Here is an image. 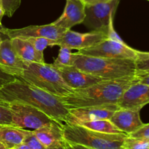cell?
<instances>
[{
	"mask_svg": "<svg viewBox=\"0 0 149 149\" xmlns=\"http://www.w3.org/2000/svg\"><path fill=\"white\" fill-rule=\"evenodd\" d=\"M1 125H0V127H1Z\"/></svg>",
	"mask_w": 149,
	"mask_h": 149,
	"instance_id": "obj_39",
	"label": "cell"
},
{
	"mask_svg": "<svg viewBox=\"0 0 149 149\" xmlns=\"http://www.w3.org/2000/svg\"><path fill=\"white\" fill-rule=\"evenodd\" d=\"M0 3L4 7L6 15L12 17L20 7L21 0H0Z\"/></svg>",
	"mask_w": 149,
	"mask_h": 149,
	"instance_id": "obj_25",
	"label": "cell"
},
{
	"mask_svg": "<svg viewBox=\"0 0 149 149\" xmlns=\"http://www.w3.org/2000/svg\"><path fill=\"white\" fill-rule=\"evenodd\" d=\"M137 70L149 69V52L138 51V55L135 60Z\"/></svg>",
	"mask_w": 149,
	"mask_h": 149,
	"instance_id": "obj_26",
	"label": "cell"
},
{
	"mask_svg": "<svg viewBox=\"0 0 149 149\" xmlns=\"http://www.w3.org/2000/svg\"><path fill=\"white\" fill-rule=\"evenodd\" d=\"M20 78L56 97H65L74 90L52 64L29 63Z\"/></svg>",
	"mask_w": 149,
	"mask_h": 149,
	"instance_id": "obj_5",
	"label": "cell"
},
{
	"mask_svg": "<svg viewBox=\"0 0 149 149\" xmlns=\"http://www.w3.org/2000/svg\"><path fill=\"white\" fill-rule=\"evenodd\" d=\"M29 63L22 60L12 47L10 39H2L0 43V69L20 78Z\"/></svg>",
	"mask_w": 149,
	"mask_h": 149,
	"instance_id": "obj_12",
	"label": "cell"
},
{
	"mask_svg": "<svg viewBox=\"0 0 149 149\" xmlns=\"http://www.w3.org/2000/svg\"><path fill=\"white\" fill-rule=\"evenodd\" d=\"M5 15V12H4V9L3 7L2 4L0 3V27L2 26V24H1V20H2L3 16Z\"/></svg>",
	"mask_w": 149,
	"mask_h": 149,
	"instance_id": "obj_34",
	"label": "cell"
},
{
	"mask_svg": "<svg viewBox=\"0 0 149 149\" xmlns=\"http://www.w3.org/2000/svg\"><path fill=\"white\" fill-rule=\"evenodd\" d=\"M138 82L135 75L103 80L83 89L74 90L61 100L68 109L116 103L128 87Z\"/></svg>",
	"mask_w": 149,
	"mask_h": 149,
	"instance_id": "obj_2",
	"label": "cell"
},
{
	"mask_svg": "<svg viewBox=\"0 0 149 149\" xmlns=\"http://www.w3.org/2000/svg\"><path fill=\"white\" fill-rule=\"evenodd\" d=\"M106 39L107 33L105 30H93L88 33H79L67 29L63 36L56 41V45L79 50L94 46Z\"/></svg>",
	"mask_w": 149,
	"mask_h": 149,
	"instance_id": "obj_10",
	"label": "cell"
},
{
	"mask_svg": "<svg viewBox=\"0 0 149 149\" xmlns=\"http://www.w3.org/2000/svg\"><path fill=\"white\" fill-rule=\"evenodd\" d=\"M23 143L29 146V149H47L44 146L43 144L38 140V138L35 136L33 131H31L27 135Z\"/></svg>",
	"mask_w": 149,
	"mask_h": 149,
	"instance_id": "obj_27",
	"label": "cell"
},
{
	"mask_svg": "<svg viewBox=\"0 0 149 149\" xmlns=\"http://www.w3.org/2000/svg\"><path fill=\"white\" fill-rule=\"evenodd\" d=\"M110 121L124 133L127 135L139 129L143 123L140 116V111L119 108L112 115Z\"/></svg>",
	"mask_w": 149,
	"mask_h": 149,
	"instance_id": "obj_16",
	"label": "cell"
},
{
	"mask_svg": "<svg viewBox=\"0 0 149 149\" xmlns=\"http://www.w3.org/2000/svg\"><path fill=\"white\" fill-rule=\"evenodd\" d=\"M31 132V130L13 125H1L0 127V143L6 149H13L23 143Z\"/></svg>",
	"mask_w": 149,
	"mask_h": 149,
	"instance_id": "obj_19",
	"label": "cell"
},
{
	"mask_svg": "<svg viewBox=\"0 0 149 149\" xmlns=\"http://www.w3.org/2000/svg\"><path fill=\"white\" fill-rule=\"evenodd\" d=\"M64 81L73 90L83 89L103 81L102 78L86 73L79 69L75 65L55 68Z\"/></svg>",
	"mask_w": 149,
	"mask_h": 149,
	"instance_id": "obj_14",
	"label": "cell"
},
{
	"mask_svg": "<svg viewBox=\"0 0 149 149\" xmlns=\"http://www.w3.org/2000/svg\"><path fill=\"white\" fill-rule=\"evenodd\" d=\"M85 17V4L80 0H66L65 9L61 17L53 22L60 28L71 29L77 24L83 23Z\"/></svg>",
	"mask_w": 149,
	"mask_h": 149,
	"instance_id": "obj_15",
	"label": "cell"
},
{
	"mask_svg": "<svg viewBox=\"0 0 149 149\" xmlns=\"http://www.w3.org/2000/svg\"><path fill=\"white\" fill-rule=\"evenodd\" d=\"M149 103V85L135 83L127 88L118 101L119 108L140 111Z\"/></svg>",
	"mask_w": 149,
	"mask_h": 149,
	"instance_id": "obj_13",
	"label": "cell"
},
{
	"mask_svg": "<svg viewBox=\"0 0 149 149\" xmlns=\"http://www.w3.org/2000/svg\"><path fill=\"white\" fill-rule=\"evenodd\" d=\"M2 41V39H1V33H0V43H1V42Z\"/></svg>",
	"mask_w": 149,
	"mask_h": 149,
	"instance_id": "obj_38",
	"label": "cell"
},
{
	"mask_svg": "<svg viewBox=\"0 0 149 149\" xmlns=\"http://www.w3.org/2000/svg\"><path fill=\"white\" fill-rule=\"evenodd\" d=\"M120 0H110L105 2L85 6V17L83 23L88 29L107 31L109 18L116 13Z\"/></svg>",
	"mask_w": 149,
	"mask_h": 149,
	"instance_id": "obj_8",
	"label": "cell"
},
{
	"mask_svg": "<svg viewBox=\"0 0 149 149\" xmlns=\"http://www.w3.org/2000/svg\"><path fill=\"white\" fill-rule=\"evenodd\" d=\"M0 100L30 105L61 125L65 123L69 111L61 97L52 95L18 77L0 89Z\"/></svg>",
	"mask_w": 149,
	"mask_h": 149,
	"instance_id": "obj_1",
	"label": "cell"
},
{
	"mask_svg": "<svg viewBox=\"0 0 149 149\" xmlns=\"http://www.w3.org/2000/svg\"><path fill=\"white\" fill-rule=\"evenodd\" d=\"M1 27H2V26H1ZM0 28H1V27H0Z\"/></svg>",
	"mask_w": 149,
	"mask_h": 149,
	"instance_id": "obj_40",
	"label": "cell"
},
{
	"mask_svg": "<svg viewBox=\"0 0 149 149\" xmlns=\"http://www.w3.org/2000/svg\"><path fill=\"white\" fill-rule=\"evenodd\" d=\"M0 125H13L12 113L9 103L0 100Z\"/></svg>",
	"mask_w": 149,
	"mask_h": 149,
	"instance_id": "obj_24",
	"label": "cell"
},
{
	"mask_svg": "<svg viewBox=\"0 0 149 149\" xmlns=\"http://www.w3.org/2000/svg\"><path fill=\"white\" fill-rule=\"evenodd\" d=\"M77 53L87 56L124 58L135 61L138 55V50L132 49L125 42H118L106 39L94 46L79 49Z\"/></svg>",
	"mask_w": 149,
	"mask_h": 149,
	"instance_id": "obj_7",
	"label": "cell"
},
{
	"mask_svg": "<svg viewBox=\"0 0 149 149\" xmlns=\"http://www.w3.org/2000/svg\"><path fill=\"white\" fill-rule=\"evenodd\" d=\"M148 1H149V0H148Z\"/></svg>",
	"mask_w": 149,
	"mask_h": 149,
	"instance_id": "obj_41",
	"label": "cell"
},
{
	"mask_svg": "<svg viewBox=\"0 0 149 149\" xmlns=\"http://www.w3.org/2000/svg\"><path fill=\"white\" fill-rule=\"evenodd\" d=\"M82 1L84 4L86 5H92V4H95L97 3L100 2H105V1H110V0H80Z\"/></svg>",
	"mask_w": 149,
	"mask_h": 149,
	"instance_id": "obj_32",
	"label": "cell"
},
{
	"mask_svg": "<svg viewBox=\"0 0 149 149\" xmlns=\"http://www.w3.org/2000/svg\"><path fill=\"white\" fill-rule=\"evenodd\" d=\"M15 79L16 77L10 75V74H7V73L4 72V71H1L0 69V89L2 87H4L5 84L13 81Z\"/></svg>",
	"mask_w": 149,
	"mask_h": 149,
	"instance_id": "obj_31",
	"label": "cell"
},
{
	"mask_svg": "<svg viewBox=\"0 0 149 149\" xmlns=\"http://www.w3.org/2000/svg\"><path fill=\"white\" fill-rule=\"evenodd\" d=\"M0 149H6L4 147V146L2 145L1 143H0Z\"/></svg>",
	"mask_w": 149,
	"mask_h": 149,
	"instance_id": "obj_37",
	"label": "cell"
},
{
	"mask_svg": "<svg viewBox=\"0 0 149 149\" xmlns=\"http://www.w3.org/2000/svg\"><path fill=\"white\" fill-rule=\"evenodd\" d=\"M47 149H69L68 148L66 145V142H65V144L63 146H58V147H54V148H47Z\"/></svg>",
	"mask_w": 149,
	"mask_h": 149,
	"instance_id": "obj_36",
	"label": "cell"
},
{
	"mask_svg": "<svg viewBox=\"0 0 149 149\" xmlns=\"http://www.w3.org/2000/svg\"><path fill=\"white\" fill-rule=\"evenodd\" d=\"M128 135L133 138H141V139L149 141V124H143L139 129Z\"/></svg>",
	"mask_w": 149,
	"mask_h": 149,
	"instance_id": "obj_29",
	"label": "cell"
},
{
	"mask_svg": "<svg viewBox=\"0 0 149 149\" xmlns=\"http://www.w3.org/2000/svg\"><path fill=\"white\" fill-rule=\"evenodd\" d=\"M12 47L17 55L27 63H45L44 53L39 52L25 38L16 37L10 39Z\"/></svg>",
	"mask_w": 149,
	"mask_h": 149,
	"instance_id": "obj_18",
	"label": "cell"
},
{
	"mask_svg": "<svg viewBox=\"0 0 149 149\" xmlns=\"http://www.w3.org/2000/svg\"><path fill=\"white\" fill-rule=\"evenodd\" d=\"M119 109V106L116 103L71 109L68 111L64 124L79 125L83 122L90 121L110 119Z\"/></svg>",
	"mask_w": 149,
	"mask_h": 149,
	"instance_id": "obj_9",
	"label": "cell"
},
{
	"mask_svg": "<svg viewBox=\"0 0 149 149\" xmlns=\"http://www.w3.org/2000/svg\"><path fill=\"white\" fill-rule=\"evenodd\" d=\"M135 75L136 77L137 81H138L137 83L149 85V69L136 70Z\"/></svg>",
	"mask_w": 149,
	"mask_h": 149,
	"instance_id": "obj_30",
	"label": "cell"
},
{
	"mask_svg": "<svg viewBox=\"0 0 149 149\" xmlns=\"http://www.w3.org/2000/svg\"><path fill=\"white\" fill-rule=\"evenodd\" d=\"M27 39L33 47L39 52L43 53L44 50L47 47H52L56 45V40L48 39L46 37H29L25 38Z\"/></svg>",
	"mask_w": 149,
	"mask_h": 149,
	"instance_id": "obj_22",
	"label": "cell"
},
{
	"mask_svg": "<svg viewBox=\"0 0 149 149\" xmlns=\"http://www.w3.org/2000/svg\"><path fill=\"white\" fill-rule=\"evenodd\" d=\"M13 149H29V148L26 143H22L21 145L15 147V148H14Z\"/></svg>",
	"mask_w": 149,
	"mask_h": 149,
	"instance_id": "obj_35",
	"label": "cell"
},
{
	"mask_svg": "<svg viewBox=\"0 0 149 149\" xmlns=\"http://www.w3.org/2000/svg\"><path fill=\"white\" fill-rule=\"evenodd\" d=\"M8 103L12 113L13 126L34 130L54 121L43 111L30 105L17 102Z\"/></svg>",
	"mask_w": 149,
	"mask_h": 149,
	"instance_id": "obj_6",
	"label": "cell"
},
{
	"mask_svg": "<svg viewBox=\"0 0 149 149\" xmlns=\"http://www.w3.org/2000/svg\"><path fill=\"white\" fill-rule=\"evenodd\" d=\"M33 131L35 136L46 148L61 146L65 144L61 124L55 121Z\"/></svg>",
	"mask_w": 149,
	"mask_h": 149,
	"instance_id": "obj_17",
	"label": "cell"
},
{
	"mask_svg": "<svg viewBox=\"0 0 149 149\" xmlns=\"http://www.w3.org/2000/svg\"><path fill=\"white\" fill-rule=\"evenodd\" d=\"M113 17H114V15H111L109 18V24H108L107 26V31H106L107 39L115 41V42H124L123 40L121 39L120 36L116 33V31L114 30V28H113Z\"/></svg>",
	"mask_w": 149,
	"mask_h": 149,
	"instance_id": "obj_28",
	"label": "cell"
},
{
	"mask_svg": "<svg viewBox=\"0 0 149 149\" xmlns=\"http://www.w3.org/2000/svg\"><path fill=\"white\" fill-rule=\"evenodd\" d=\"M66 145L69 149H92L90 148H87V147L85 146H83L75 145V144H69L68 143H66Z\"/></svg>",
	"mask_w": 149,
	"mask_h": 149,
	"instance_id": "obj_33",
	"label": "cell"
},
{
	"mask_svg": "<svg viewBox=\"0 0 149 149\" xmlns=\"http://www.w3.org/2000/svg\"><path fill=\"white\" fill-rule=\"evenodd\" d=\"M81 126L84 127L86 128L92 130L97 131L100 132L109 134H120L124 133L122 131L119 130L113 123L110 121V119H98V120L90 121L81 123Z\"/></svg>",
	"mask_w": 149,
	"mask_h": 149,
	"instance_id": "obj_20",
	"label": "cell"
},
{
	"mask_svg": "<svg viewBox=\"0 0 149 149\" xmlns=\"http://www.w3.org/2000/svg\"><path fill=\"white\" fill-rule=\"evenodd\" d=\"M67 29L60 28L53 23L42 26H29L21 29H10L0 28V33L8 36L9 39L20 37H46L48 39L58 40L64 35Z\"/></svg>",
	"mask_w": 149,
	"mask_h": 149,
	"instance_id": "obj_11",
	"label": "cell"
},
{
	"mask_svg": "<svg viewBox=\"0 0 149 149\" xmlns=\"http://www.w3.org/2000/svg\"><path fill=\"white\" fill-rule=\"evenodd\" d=\"M72 49L65 47H61L59 54L54 61L53 65L55 68H61L63 66H71L74 65V53L71 52Z\"/></svg>",
	"mask_w": 149,
	"mask_h": 149,
	"instance_id": "obj_21",
	"label": "cell"
},
{
	"mask_svg": "<svg viewBox=\"0 0 149 149\" xmlns=\"http://www.w3.org/2000/svg\"><path fill=\"white\" fill-rule=\"evenodd\" d=\"M124 149H149V141L141 138H133L129 135L125 139Z\"/></svg>",
	"mask_w": 149,
	"mask_h": 149,
	"instance_id": "obj_23",
	"label": "cell"
},
{
	"mask_svg": "<svg viewBox=\"0 0 149 149\" xmlns=\"http://www.w3.org/2000/svg\"><path fill=\"white\" fill-rule=\"evenodd\" d=\"M61 127L65 142L92 149H124V141L128 135L97 132L79 125L63 124Z\"/></svg>",
	"mask_w": 149,
	"mask_h": 149,
	"instance_id": "obj_4",
	"label": "cell"
},
{
	"mask_svg": "<svg viewBox=\"0 0 149 149\" xmlns=\"http://www.w3.org/2000/svg\"><path fill=\"white\" fill-rule=\"evenodd\" d=\"M74 56V65L77 68L105 80L134 75L137 70L133 60L87 56L77 52Z\"/></svg>",
	"mask_w": 149,
	"mask_h": 149,
	"instance_id": "obj_3",
	"label": "cell"
}]
</instances>
